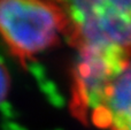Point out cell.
Segmentation results:
<instances>
[{
	"mask_svg": "<svg viewBox=\"0 0 131 130\" xmlns=\"http://www.w3.org/2000/svg\"><path fill=\"white\" fill-rule=\"evenodd\" d=\"M66 30L59 0H0V38L23 68L57 46Z\"/></svg>",
	"mask_w": 131,
	"mask_h": 130,
	"instance_id": "cell-1",
	"label": "cell"
},
{
	"mask_svg": "<svg viewBox=\"0 0 131 130\" xmlns=\"http://www.w3.org/2000/svg\"><path fill=\"white\" fill-rule=\"evenodd\" d=\"M70 112L86 126L131 130V51L116 55L99 77L72 90Z\"/></svg>",
	"mask_w": 131,
	"mask_h": 130,
	"instance_id": "cell-2",
	"label": "cell"
},
{
	"mask_svg": "<svg viewBox=\"0 0 131 130\" xmlns=\"http://www.w3.org/2000/svg\"><path fill=\"white\" fill-rule=\"evenodd\" d=\"M67 17L64 38L78 52L131 50V0H59Z\"/></svg>",
	"mask_w": 131,
	"mask_h": 130,
	"instance_id": "cell-3",
	"label": "cell"
},
{
	"mask_svg": "<svg viewBox=\"0 0 131 130\" xmlns=\"http://www.w3.org/2000/svg\"><path fill=\"white\" fill-rule=\"evenodd\" d=\"M10 89V76L6 67L0 62V103L6 99Z\"/></svg>",
	"mask_w": 131,
	"mask_h": 130,
	"instance_id": "cell-4",
	"label": "cell"
}]
</instances>
